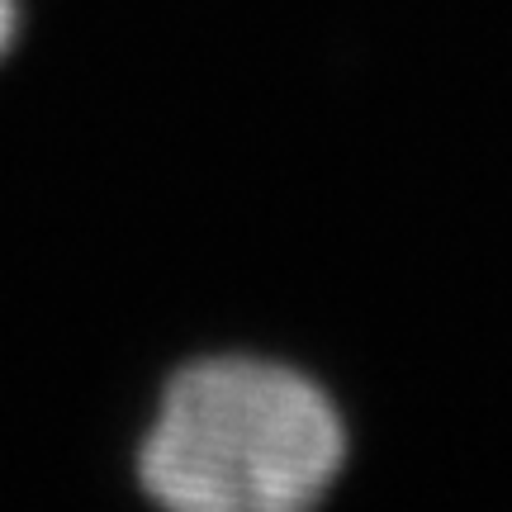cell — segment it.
Here are the masks:
<instances>
[{
	"label": "cell",
	"instance_id": "6da1fadb",
	"mask_svg": "<svg viewBox=\"0 0 512 512\" xmlns=\"http://www.w3.org/2000/svg\"><path fill=\"white\" fill-rule=\"evenodd\" d=\"M342 460L347 432L318 384L219 356L166 384L138 475L162 512H313Z\"/></svg>",
	"mask_w": 512,
	"mask_h": 512
},
{
	"label": "cell",
	"instance_id": "7a4b0ae2",
	"mask_svg": "<svg viewBox=\"0 0 512 512\" xmlns=\"http://www.w3.org/2000/svg\"><path fill=\"white\" fill-rule=\"evenodd\" d=\"M15 34H19V0H0V57L10 53Z\"/></svg>",
	"mask_w": 512,
	"mask_h": 512
}]
</instances>
